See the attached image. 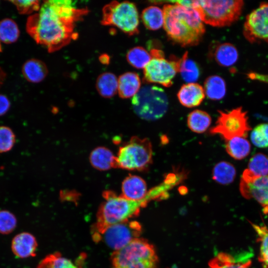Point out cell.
<instances>
[{"instance_id":"6da1fadb","label":"cell","mask_w":268,"mask_h":268,"mask_svg":"<svg viewBox=\"0 0 268 268\" xmlns=\"http://www.w3.org/2000/svg\"><path fill=\"white\" fill-rule=\"evenodd\" d=\"M88 12L86 8L76 7L72 0H46L38 12L27 19L26 30L37 43L54 52L77 38L75 24Z\"/></svg>"},{"instance_id":"7c38bea8","label":"cell","mask_w":268,"mask_h":268,"mask_svg":"<svg viewBox=\"0 0 268 268\" xmlns=\"http://www.w3.org/2000/svg\"><path fill=\"white\" fill-rule=\"evenodd\" d=\"M243 33L250 43H268V2L261 3L246 17Z\"/></svg>"},{"instance_id":"f1b7e54d","label":"cell","mask_w":268,"mask_h":268,"mask_svg":"<svg viewBox=\"0 0 268 268\" xmlns=\"http://www.w3.org/2000/svg\"><path fill=\"white\" fill-rule=\"evenodd\" d=\"M126 59L128 63L133 67L140 69L144 68L151 59L148 53L142 47H135L131 49L127 53Z\"/></svg>"},{"instance_id":"ffe728a7","label":"cell","mask_w":268,"mask_h":268,"mask_svg":"<svg viewBox=\"0 0 268 268\" xmlns=\"http://www.w3.org/2000/svg\"><path fill=\"white\" fill-rule=\"evenodd\" d=\"M22 73L27 81L32 83H39L46 77L48 69L43 62L32 59L27 61L23 64Z\"/></svg>"},{"instance_id":"f35d334b","label":"cell","mask_w":268,"mask_h":268,"mask_svg":"<svg viewBox=\"0 0 268 268\" xmlns=\"http://www.w3.org/2000/svg\"><path fill=\"white\" fill-rule=\"evenodd\" d=\"M10 107L8 99L3 95H0V116L6 113Z\"/></svg>"},{"instance_id":"d6a6232c","label":"cell","mask_w":268,"mask_h":268,"mask_svg":"<svg viewBox=\"0 0 268 268\" xmlns=\"http://www.w3.org/2000/svg\"><path fill=\"white\" fill-rule=\"evenodd\" d=\"M248 169L257 176L266 175L268 174V156L262 153L255 154L249 161Z\"/></svg>"},{"instance_id":"2e32d148","label":"cell","mask_w":268,"mask_h":268,"mask_svg":"<svg viewBox=\"0 0 268 268\" xmlns=\"http://www.w3.org/2000/svg\"><path fill=\"white\" fill-rule=\"evenodd\" d=\"M205 95L202 86L195 82L183 85L177 93V97L180 103L188 108L200 105L204 98Z\"/></svg>"},{"instance_id":"5b68a950","label":"cell","mask_w":268,"mask_h":268,"mask_svg":"<svg viewBox=\"0 0 268 268\" xmlns=\"http://www.w3.org/2000/svg\"><path fill=\"white\" fill-rule=\"evenodd\" d=\"M242 0H196L194 8L201 20L214 27L228 26L237 20L242 12Z\"/></svg>"},{"instance_id":"e0dca14e","label":"cell","mask_w":268,"mask_h":268,"mask_svg":"<svg viewBox=\"0 0 268 268\" xmlns=\"http://www.w3.org/2000/svg\"><path fill=\"white\" fill-rule=\"evenodd\" d=\"M89 161L91 165L100 171H107L116 167V156L108 148L99 146L90 153Z\"/></svg>"},{"instance_id":"5bb4252c","label":"cell","mask_w":268,"mask_h":268,"mask_svg":"<svg viewBox=\"0 0 268 268\" xmlns=\"http://www.w3.org/2000/svg\"><path fill=\"white\" fill-rule=\"evenodd\" d=\"M37 246L35 237L28 232H22L15 235L11 244L13 253L19 258L35 256Z\"/></svg>"},{"instance_id":"44dd1931","label":"cell","mask_w":268,"mask_h":268,"mask_svg":"<svg viewBox=\"0 0 268 268\" xmlns=\"http://www.w3.org/2000/svg\"><path fill=\"white\" fill-rule=\"evenodd\" d=\"M118 86V78L110 72H105L99 75L96 82L98 93L106 98H111L116 94Z\"/></svg>"},{"instance_id":"3957f363","label":"cell","mask_w":268,"mask_h":268,"mask_svg":"<svg viewBox=\"0 0 268 268\" xmlns=\"http://www.w3.org/2000/svg\"><path fill=\"white\" fill-rule=\"evenodd\" d=\"M104 201L99 206L92 235L102 233L109 226L129 220L137 216L140 209L152 200L159 199V194L155 188L148 191L145 197L140 201L129 200L117 196L111 191L103 194Z\"/></svg>"},{"instance_id":"9a60e30c","label":"cell","mask_w":268,"mask_h":268,"mask_svg":"<svg viewBox=\"0 0 268 268\" xmlns=\"http://www.w3.org/2000/svg\"><path fill=\"white\" fill-rule=\"evenodd\" d=\"M147 185L141 177L130 175L122 183L123 197L132 201H140L143 199L147 194Z\"/></svg>"},{"instance_id":"d6986e66","label":"cell","mask_w":268,"mask_h":268,"mask_svg":"<svg viewBox=\"0 0 268 268\" xmlns=\"http://www.w3.org/2000/svg\"><path fill=\"white\" fill-rule=\"evenodd\" d=\"M212 56L216 63L221 66L229 67L234 65L238 59V52L236 48L229 43L216 45L212 52Z\"/></svg>"},{"instance_id":"52a82bcc","label":"cell","mask_w":268,"mask_h":268,"mask_svg":"<svg viewBox=\"0 0 268 268\" xmlns=\"http://www.w3.org/2000/svg\"><path fill=\"white\" fill-rule=\"evenodd\" d=\"M152 162V149L150 140L133 136L119 149L116 167L132 171L147 170Z\"/></svg>"},{"instance_id":"83f0119b","label":"cell","mask_w":268,"mask_h":268,"mask_svg":"<svg viewBox=\"0 0 268 268\" xmlns=\"http://www.w3.org/2000/svg\"><path fill=\"white\" fill-rule=\"evenodd\" d=\"M179 72L183 80L188 83H194L199 77V68L194 61L188 58L187 52L180 59Z\"/></svg>"},{"instance_id":"f546056e","label":"cell","mask_w":268,"mask_h":268,"mask_svg":"<svg viewBox=\"0 0 268 268\" xmlns=\"http://www.w3.org/2000/svg\"><path fill=\"white\" fill-rule=\"evenodd\" d=\"M19 36V30L16 22L6 18L0 21V41L10 44L15 42Z\"/></svg>"},{"instance_id":"ab89813d","label":"cell","mask_w":268,"mask_h":268,"mask_svg":"<svg viewBox=\"0 0 268 268\" xmlns=\"http://www.w3.org/2000/svg\"><path fill=\"white\" fill-rule=\"evenodd\" d=\"M99 60L101 64L104 65L109 64L110 60L109 55L106 54H103L100 55V56L99 57Z\"/></svg>"},{"instance_id":"8d00e7d4","label":"cell","mask_w":268,"mask_h":268,"mask_svg":"<svg viewBox=\"0 0 268 268\" xmlns=\"http://www.w3.org/2000/svg\"><path fill=\"white\" fill-rule=\"evenodd\" d=\"M18 11L22 14H27L39 11L41 6L40 1L37 0H12Z\"/></svg>"},{"instance_id":"cb8c5ba5","label":"cell","mask_w":268,"mask_h":268,"mask_svg":"<svg viewBox=\"0 0 268 268\" xmlns=\"http://www.w3.org/2000/svg\"><path fill=\"white\" fill-rule=\"evenodd\" d=\"M141 18L145 27L150 30H156L163 26V9L156 6H149L144 8Z\"/></svg>"},{"instance_id":"484cf974","label":"cell","mask_w":268,"mask_h":268,"mask_svg":"<svg viewBox=\"0 0 268 268\" xmlns=\"http://www.w3.org/2000/svg\"><path fill=\"white\" fill-rule=\"evenodd\" d=\"M251 261H236L230 254L220 253L208 263V268H249Z\"/></svg>"},{"instance_id":"60d3db41","label":"cell","mask_w":268,"mask_h":268,"mask_svg":"<svg viewBox=\"0 0 268 268\" xmlns=\"http://www.w3.org/2000/svg\"><path fill=\"white\" fill-rule=\"evenodd\" d=\"M5 73L2 70L1 68H0V86L2 84L4 77H5Z\"/></svg>"},{"instance_id":"b9f144b4","label":"cell","mask_w":268,"mask_h":268,"mask_svg":"<svg viewBox=\"0 0 268 268\" xmlns=\"http://www.w3.org/2000/svg\"><path fill=\"white\" fill-rule=\"evenodd\" d=\"M1 45L0 44V52H1Z\"/></svg>"},{"instance_id":"e575fe53","label":"cell","mask_w":268,"mask_h":268,"mask_svg":"<svg viewBox=\"0 0 268 268\" xmlns=\"http://www.w3.org/2000/svg\"><path fill=\"white\" fill-rule=\"evenodd\" d=\"M17 220L15 215L6 210H0V234H8L16 228Z\"/></svg>"},{"instance_id":"ba28073f","label":"cell","mask_w":268,"mask_h":268,"mask_svg":"<svg viewBox=\"0 0 268 268\" xmlns=\"http://www.w3.org/2000/svg\"><path fill=\"white\" fill-rule=\"evenodd\" d=\"M101 24L112 26L132 36L139 32V15L135 4L129 1H113L102 9Z\"/></svg>"},{"instance_id":"603a6c76","label":"cell","mask_w":268,"mask_h":268,"mask_svg":"<svg viewBox=\"0 0 268 268\" xmlns=\"http://www.w3.org/2000/svg\"><path fill=\"white\" fill-rule=\"evenodd\" d=\"M225 141L227 152L235 159H242L250 153L251 145L245 137H236Z\"/></svg>"},{"instance_id":"9c48e42d","label":"cell","mask_w":268,"mask_h":268,"mask_svg":"<svg viewBox=\"0 0 268 268\" xmlns=\"http://www.w3.org/2000/svg\"><path fill=\"white\" fill-rule=\"evenodd\" d=\"M151 59L143 68V81L155 83L169 87L173 84V79L179 72L180 59L174 56L170 60L165 58L164 53L153 49L150 52Z\"/></svg>"},{"instance_id":"7a4b0ae2","label":"cell","mask_w":268,"mask_h":268,"mask_svg":"<svg viewBox=\"0 0 268 268\" xmlns=\"http://www.w3.org/2000/svg\"><path fill=\"white\" fill-rule=\"evenodd\" d=\"M163 11V26L170 40L183 47L196 46L201 42L205 30L194 8L166 3Z\"/></svg>"},{"instance_id":"7402d4cb","label":"cell","mask_w":268,"mask_h":268,"mask_svg":"<svg viewBox=\"0 0 268 268\" xmlns=\"http://www.w3.org/2000/svg\"><path fill=\"white\" fill-rule=\"evenodd\" d=\"M205 95L210 99L218 100L222 99L226 92L224 80L217 75L208 77L204 82Z\"/></svg>"},{"instance_id":"30bf717a","label":"cell","mask_w":268,"mask_h":268,"mask_svg":"<svg viewBox=\"0 0 268 268\" xmlns=\"http://www.w3.org/2000/svg\"><path fill=\"white\" fill-rule=\"evenodd\" d=\"M215 126L210 130L212 134H219L225 140L236 137H246L251 128L248 123L247 112L242 107L227 112L219 111Z\"/></svg>"},{"instance_id":"4fadbf2b","label":"cell","mask_w":268,"mask_h":268,"mask_svg":"<svg viewBox=\"0 0 268 268\" xmlns=\"http://www.w3.org/2000/svg\"><path fill=\"white\" fill-rule=\"evenodd\" d=\"M240 191L244 198L255 200L268 212V174L257 176L248 169L245 170L240 180Z\"/></svg>"},{"instance_id":"ac0fdd59","label":"cell","mask_w":268,"mask_h":268,"mask_svg":"<svg viewBox=\"0 0 268 268\" xmlns=\"http://www.w3.org/2000/svg\"><path fill=\"white\" fill-rule=\"evenodd\" d=\"M118 93L124 99L134 97L140 89L141 81L138 74L127 72L118 78Z\"/></svg>"},{"instance_id":"836d02e7","label":"cell","mask_w":268,"mask_h":268,"mask_svg":"<svg viewBox=\"0 0 268 268\" xmlns=\"http://www.w3.org/2000/svg\"><path fill=\"white\" fill-rule=\"evenodd\" d=\"M251 139L253 143L258 147H268V124L257 126L252 131Z\"/></svg>"},{"instance_id":"74e56055","label":"cell","mask_w":268,"mask_h":268,"mask_svg":"<svg viewBox=\"0 0 268 268\" xmlns=\"http://www.w3.org/2000/svg\"><path fill=\"white\" fill-rule=\"evenodd\" d=\"M247 75L251 80L268 84V74L251 72H249Z\"/></svg>"},{"instance_id":"8fae6325","label":"cell","mask_w":268,"mask_h":268,"mask_svg":"<svg viewBox=\"0 0 268 268\" xmlns=\"http://www.w3.org/2000/svg\"><path fill=\"white\" fill-rule=\"evenodd\" d=\"M141 231L142 227L138 222L128 220L111 225L102 233L92 236L95 242L102 241L108 247L117 251L137 238Z\"/></svg>"},{"instance_id":"4316f807","label":"cell","mask_w":268,"mask_h":268,"mask_svg":"<svg viewBox=\"0 0 268 268\" xmlns=\"http://www.w3.org/2000/svg\"><path fill=\"white\" fill-rule=\"evenodd\" d=\"M236 176V169L230 163L221 161L217 163L212 170V179L223 185L232 183Z\"/></svg>"},{"instance_id":"8992f818","label":"cell","mask_w":268,"mask_h":268,"mask_svg":"<svg viewBox=\"0 0 268 268\" xmlns=\"http://www.w3.org/2000/svg\"><path fill=\"white\" fill-rule=\"evenodd\" d=\"M132 104L134 113L139 118L155 121L162 118L167 112L168 100L162 88L145 85L133 97Z\"/></svg>"},{"instance_id":"1f68e13d","label":"cell","mask_w":268,"mask_h":268,"mask_svg":"<svg viewBox=\"0 0 268 268\" xmlns=\"http://www.w3.org/2000/svg\"><path fill=\"white\" fill-rule=\"evenodd\" d=\"M251 224L258 236V241L260 242L259 261L264 268H268V228L265 226Z\"/></svg>"},{"instance_id":"d4e9b609","label":"cell","mask_w":268,"mask_h":268,"mask_svg":"<svg viewBox=\"0 0 268 268\" xmlns=\"http://www.w3.org/2000/svg\"><path fill=\"white\" fill-rule=\"evenodd\" d=\"M211 118L205 111L195 110L191 112L187 119V124L190 129L197 133L205 132L210 126Z\"/></svg>"},{"instance_id":"277c9868","label":"cell","mask_w":268,"mask_h":268,"mask_svg":"<svg viewBox=\"0 0 268 268\" xmlns=\"http://www.w3.org/2000/svg\"><path fill=\"white\" fill-rule=\"evenodd\" d=\"M111 261L112 268H157L158 263L153 245L139 238L115 251Z\"/></svg>"},{"instance_id":"d590c367","label":"cell","mask_w":268,"mask_h":268,"mask_svg":"<svg viewBox=\"0 0 268 268\" xmlns=\"http://www.w3.org/2000/svg\"><path fill=\"white\" fill-rule=\"evenodd\" d=\"M15 141V136L8 127L0 126V153L9 151Z\"/></svg>"},{"instance_id":"4dcf8cb0","label":"cell","mask_w":268,"mask_h":268,"mask_svg":"<svg viewBox=\"0 0 268 268\" xmlns=\"http://www.w3.org/2000/svg\"><path fill=\"white\" fill-rule=\"evenodd\" d=\"M36 268H78L70 260L62 256L59 252L47 256Z\"/></svg>"}]
</instances>
